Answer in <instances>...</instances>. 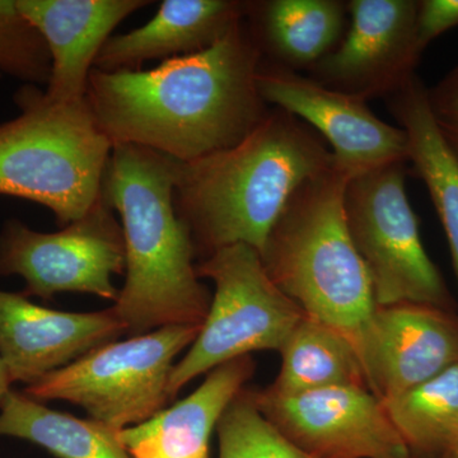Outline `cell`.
I'll list each match as a JSON object with an SVG mask.
<instances>
[{
    "instance_id": "cell-10",
    "label": "cell",
    "mask_w": 458,
    "mask_h": 458,
    "mask_svg": "<svg viewBox=\"0 0 458 458\" xmlns=\"http://www.w3.org/2000/svg\"><path fill=\"white\" fill-rule=\"evenodd\" d=\"M258 409L312 458H411L382 401L363 386L279 394L252 391Z\"/></svg>"
},
{
    "instance_id": "cell-29",
    "label": "cell",
    "mask_w": 458,
    "mask_h": 458,
    "mask_svg": "<svg viewBox=\"0 0 458 458\" xmlns=\"http://www.w3.org/2000/svg\"><path fill=\"white\" fill-rule=\"evenodd\" d=\"M2 75H3V74H2V73H0V77H2Z\"/></svg>"
},
{
    "instance_id": "cell-24",
    "label": "cell",
    "mask_w": 458,
    "mask_h": 458,
    "mask_svg": "<svg viewBox=\"0 0 458 458\" xmlns=\"http://www.w3.org/2000/svg\"><path fill=\"white\" fill-rule=\"evenodd\" d=\"M0 73L27 86H47L50 80L47 42L21 13L16 0H0Z\"/></svg>"
},
{
    "instance_id": "cell-5",
    "label": "cell",
    "mask_w": 458,
    "mask_h": 458,
    "mask_svg": "<svg viewBox=\"0 0 458 458\" xmlns=\"http://www.w3.org/2000/svg\"><path fill=\"white\" fill-rule=\"evenodd\" d=\"M14 99L21 114L0 123V195L44 205L66 227L101 197L113 143L86 98L54 104L26 84Z\"/></svg>"
},
{
    "instance_id": "cell-15",
    "label": "cell",
    "mask_w": 458,
    "mask_h": 458,
    "mask_svg": "<svg viewBox=\"0 0 458 458\" xmlns=\"http://www.w3.org/2000/svg\"><path fill=\"white\" fill-rule=\"evenodd\" d=\"M41 33L51 57L44 96L54 104L86 98L90 72L111 32L149 0H16Z\"/></svg>"
},
{
    "instance_id": "cell-27",
    "label": "cell",
    "mask_w": 458,
    "mask_h": 458,
    "mask_svg": "<svg viewBox=\"0 0 458 458\" xmlns=\"http://www.w3.org/2000/svg\"><path fill=\"white\" fill-rule=\"evenodd\" d=\"M12 384H13V382H12L11 376H9L7 367H5V364L0 360V403L4 399L5 394L11 391Z\"/></svg>"
},
{
    "instance_id": "cell-28",
    "label": "cell",
    "mask_w": 458,
    "mask_h": 458,
    "mask_svg": "<svg viewBox=\"0 0 458 458\" xmlns=\"http://www.w3.org/2000/svg\"><path fill=\"white\" fill-rule=\"evenodd\" d=\"M448 458H458V450L456 452H454V454H452V456H450Z\"/></svg>"
},
{
    "instance_id": "cell-20",
    "label": "cell",
    "mask_w": 458,
    "mask_h": 458,
    "mask_svg": "<svg viewBox=\"0 0 458 458\" xmlns=\"http://www.w3.org/2000/svg\"><path fill=\"white\" fill-rule=\"evenodd\" d=\"M279 352L282 369L276 382L267 387L271 393L295 394L342 386L367 387L354 344L318 319L304 315Z\"/></svg>"
},
{
    "instance_id": "cell-23",
    "label": "cell",
    "mask_w": 458,
    "mask_h": 458,
    "mask_svg": "<svg viewBox=\"0 0 458 458\" xmlns=\"http://www.w3.org/2000/svg\"><path fill=\"white\" fill-rule=\"evenodd\" d=\"M219 458H312L288 441L256 406L243 388L216 426Z\"/></svg>"
},
{
    "instance_id": "cell-16",
    "label": "cell",
    "mask_w": 458,
    "mask_h": 458,
    "mask_svg": "<svg viewBox=\"0 0 458 458\" xmlns=\"http://www.w3.org/2000/svg\"><path fill=\"white\" fill-rule=\"evenodd\" d=\"M246 8L247 2L240 0H165L146 25L111 36L96 57L95 69L140 71L149 60L209 49L245 20Z\"/></svg>"
},
{
    "instance_id": "cell-17",
    "label": "cell",
    "mask_w": 458,
    "mask_h": 458,
    "mask_svg": "<svg viewBox=\"0 0 458 458\" xmlns=\"http://www.w3.org/2000/svg\"><path fill=\"white\" fill-rule=\"evenodd\" d=\"M254 370L250 355L216 367L186 399L119 430L120 442L131 458H210L213 430Z\"/></svg>"
},
{
    "instance_id": "cell-1",
    "label": "cell",
    "mask_w": 458,
    "mask_h": 458,
    "mask_svg": "<svg viewBox=\"0 0 458 458\" xmlns=\"http://www.w3.org/2000/svg\"><path fill=\"white\" fill-rule=\"evenodd\" d=\"M261 64L243 20L209 49L150 71L93 68L86 102L113 147L191 162L234 146L264 119L269 110L256 83Z\"/></svg>"
},
{
    "instance_id": "cell-25",
    "label": "cell",
    "mask_w": 458,
    "mask_h": 458,
    "mask_svg": "<svg viewBox=\"0 0 458 458\" xmlns=\"http://www.w3.org/2000/svg\"><path fill=\"white\" fill-rule=\"evenodd\" d=\"M427 95L434 123L458 161V65Z\"/></svg>"
},
{
    "instance_id": "cell-14",
    "label": "cell",
    "mask_w": 458,
    "mask_h": 458,
    "mask_svg": "<svg viewBox=\"0 0 458 458\" xmlns=\"http://www.w3.org/2000/svg\"><path fill=\"white\" fill-rule=\"evenodd\" d=\"M114 306L98 312H63L0 291V360L12 382L32 385L125 335Z\"/></svg>"
},
{
    "instance_id": "cell-21",
    "label": "cell",
    "mask_w": 458,
    "mask_h": 458,
    "mask_svg": "<svg viewBox=\"0 0 458 458\" xmlns=\"http://www.w3.org/2000/svg\"><path fill=\"white\" fill-rule=\"evenodd\" d=\"M117 433L92 419L47 408L17 391H9L0 403V437L35 443L57 458H131Z\"/></svg>"
},
{
    "instance_id": "cell-18",
    "label": "cell",
    "mask_w": 458,
    "mask_h": 458,
    "mask_svg": "<svg viewBox=\"0 0 458 458\" xmlns=\"http://www.w3.org/2000/svg\"><path fill=\"white\" fill-rule=\"evenodd\" d=\"M346 14L340 0H259L247 2L245 21L262 62L298 73L336 49Z\"/></svg>"
},
{
    "instance_id": "cell-13",
    "label": "cell",
    "mask_w": 458,
    "mask_h": 458,
    "mask_svg": "<svg viewBox=\"0 0 458 458\" xmlns=\"http://www.w3.org/2000/svg\"><path fill=\"white\" fill-rule=\"evenodd\" d=\"M357 351L367 387L384 403L458 363V324L427 304L378 306Z\"/></svg>"
},
{
    "instance_id": "cell-22",
    "label": "cell",
    "mask_w": 458,
    "mask_h": 458,
    "mask_svg": "<svg viewBox=\"0 0 458 458\" xmlns=\"http://www.w3.org/2000/svg\"><path fill=\"white\" fill-rule=\"evenodd\" d=\"M382 403L410 454L448 458L458 450V363Z\"/></svg>"
},
{
    "instance_id": "cell-8",
    "label": "cell",
    "mask_w": 458,
    "mask_h": 458,
    "mask_svg": "<svg viewBox=\"0 0 458 458\" xmlns=\"http://www.w3.org/2000/svg\"><path fill=\"white\" fill-rule=\"evenodd\" d=\"M405 176V162H400L348 181L344 210L349 233L372 279L377 306L417 303L442 309L447 288L421 242Z\"/></svg>"
},
{
    "instance_id": "cell-12",
    "label": "cell",
    "mask_w": 458,
    "mask_h": 458,
    "mask_svg": "<svg viewBox=\"0 0 458 458\" xmlns=\"http://www.w3.org/2000/svg\"><path fill=\"white\" fill-rule=\"evenodd\" d=\"M415 0H351L348 30L335 50L310 69L328 89L369 102L390 98L415 75L421 51Z\"/></svg>"
},
{
    "instance_id": "cell-9",
    "label": "cell",
    "mask_w": 458,
    "mask_h": 458,
    "mask_svg": "<svg viewBox=\"0 0 458 458\" xmlns=\"http://www.w3.org/2000/svg\"><path fill=\"white\" fill-rule=\"evenodd\" d=\"M126 270L122 222L104 194L82 218L55 233H41L18 219L0 232V276H20L25 297L50 300L57 293L96 294L116 302L113 276Z\"/></svg>"
},
{
    "instance_id": "cell-3",
    "label": "cell",
    "mask_w": 458,
    "mask_h": 458,
    "mask_svg": "<svg viewBox=\"0 0 458 458\" xmlns=\"http://www.w3.org/2000/svg\"><path fill=\"white\" fill-rule=\"evenodd\" d=\"M177 161L148 148L111 150L102 194L122 218L126 280L114 309L138 336L157 328L201 327L210 295L194 267L188 225L174 204Z\"/></svg>"
},
{
    "instance_id": "cell-19",
    "label": "cell",
    "mask_w": 458,
    "mask_h": 458,
    "mask_svg": "<svg viewBox=\"0 0 458 458\" xmlns=\"http://www.w3.org/2000/svg\"><path fill=\"white\" fill-rule=\"evenodd\" d=\"M387 99L409 140V161L426 183L441 219L458 282V161L434 123L427 87L414 75Z\"/></svg>"
},
{
    "instance_id": "cell-26",
    "label": "cell",
    "mask_w": 458,
    "mask_h": 458,
    "mask_svg": "<svg viewBox=\"0 0 458 458\" xmlns=\"http://www.w3.org/2000/svg\"><path fill=\"white\" fill-rule=\"evenodd\" d=\"M458 27V0H421L417 4L419 47L428 45L443 33Z\"/></svg>"
},
{
    "instance_id": "cell-11",
    "label": "cell",
    "mask_w": 458,
    "mask_h": 458,
    "mask_svg": "<svg viewBox=\"0 0 458 458\" xmlns=\"http://www.w3.org/2000/svg\"><path fill=\"white\" fill-rule=\"evenodd\" d=\"M256 83L265 104L304 120L328 141L336 167L349 179L409 161L405 131L378 119L364 99L264 62Z\"/></svg>"
},
{
    "instance_id": "cell-4",
    "label": "cell",
    "mask_w": 458,
    "mask_h": 458,
    "mask_svg": "<svg viewBox=\"0 0 458 458\" xmlns=\"http://www.w3.org/2000/svg\"><path fill=\"white\" fill-rule=\"evenodd\" d=\"M336 165L307 180L286 203L260 254L267 276L309 316L355 348L377 307L366 265L349 233Z\"/></svg>"
},
{
    "instance_id": "cell-6",
    "label": "cell",
    "mask_w": 458,
    "mask_h": 458,
    "mask_svg": "<svg viewBox=\"0 0 458 458\" xmlns=\"http://www.w3.org/2000/svg\"><path fill=\"white\" fill-rule=\"evenodd\" d=\"M199 278L212 279L216 293L200 333L174 364L171 400L191 379L254 352L282 351L304 312L274 284L254 247H223L197 265Z\"/></svg>"
},
{
    "instance_id": "cell-7",
    "label": "cell",
    "mask_w": 458,
    "mask_h": 458,
    "mask_svg": "<svg viewBox=\"0 0 458 458\" xmlns=\"http://www.w3.org/2000/svg\"><path fill=\"white\" fill-rule=\"evenodd\" d=\"M201 327L174 325L105 344L27 386L23 394L38 403L69 401L114 430L138 426L171 400L174 361L195 342Z\"/></svg>"
},
{
    "instance_id": "cell-2",
    "label": "cell",
    "mask_w": 458,
    "mask_h": 458,
    "mask_svg": "<svg viewBox=\"0 0 458 458\" xmlns=\"http://www.w3.org/2000/svg\"><path fill=\"white\" fill-rule=\"evenodd\" d=\"M334 165L315 131L276 108L234 146L177 162L174 209L204 259L238 243L261 254L295 190Z\"/></svg>"
}]
</instances>
